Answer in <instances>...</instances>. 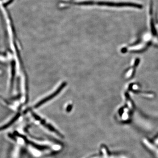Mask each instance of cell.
<instances>
[{"instance_id": "cell-1", "label": "cell", "mask_w": 158, "mask_h": 158, "mask_svg": "<svg viewBox=\"0 0 158 158\" xmlns=\"http://www.w3.org/2000/svg\"><path fill=\"white\" fill-rule=\"evenodd\" d=\"M65 85H66V83H63V84H62V85H61V86L58 88V89H57L55 92L52 94H51L50 96H48L46 98L42 100L41 101H40L39 102L37 103V104L35 105L34 107H39L41 105L43 104H44V103L48 101L49 100H50L51 99H52L53 98L55 97L56 96L57 94H59L60 93V91L63 89V88H64V87H65Z\"/></svg>"}]
</instances>
